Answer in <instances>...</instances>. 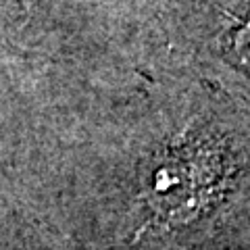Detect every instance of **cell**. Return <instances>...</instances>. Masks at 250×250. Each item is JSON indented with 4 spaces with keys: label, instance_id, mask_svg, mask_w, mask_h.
Wrapping results in <instances>:
<instances>
[]
</instances>
